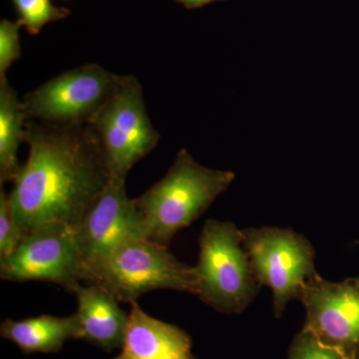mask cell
<instances>
[{
  "mask_svg": "<svg viewBox=\"0 0 359 359\" xmlns=\"http://www.w3.org/2000/svg\"><path fill=\"white\" fill-rule=\"evenodd\" d=\"M85 276L73 228L62 223L37 226L13 254L0 259V278L9 282L41 280L73 292L85 282Z\"/></svg>",
  "mask_w": 359,
  "mask_h": 359,
  "instance_id": "cell-8",
  "label": "cell"
},
{
  "mask_svg": "<svg viewBox=\"0 0 359 359\" xmlns=\"http://www.w3.org/2000/svg\"><path fill=\"white\" fill-rule=\"evenodd\" d=\"M0 335L28 354L59 353L67 340L82 337L76 313L65 318L42 314L21 320L7 318L0 325Z\"/></svg>",
  "mask_w": 359,
  "mask_h": 359,
  "instance_id": "cell-13",
  "label": "cell"
},
{
  "mask_svg": "<svg viewBox=\"0 0 359 359\" xmlns=\"http://www.w3.org/2000/svg\"><path fill=\"white\" fill-rule=\"evenodd\" d=\"M121 353L113 359H197L192 339L182 328L146 313L132 302Z\"/></svg>",
  "mask_w": 359,
  "mask_h": 359,
  "instance_id": "cell-11",
  "label": "cell"
},
{
  "mask_svg": "<svg viewBox=\"0 0 359 359\" xmlns=\"http://www.w3.org/2000/svg\"><path fill=\"white\" fill-rule=\"evenodd\" d=\"M86 282L128 304L152 290H177L196 297L198 292L195 268L180 262L167 247L146 238L118 245L90 269Z\"/></svg>",
  "mask_w": 359,
  "mask_h": 359,
  "instance_id": "cell-3",
  "label": "cell"
},
{
  "mask_svg": "<svg viewBox=\"0 0 359 359\" xmlns=\"http://www.w3.org/2000/svg\"><path fill=\"white\" fill-rule=\"evenodd\" d=\"M26 233L14 218L8 193L0 187V259L13 254L21 244Z\"/></svg>",
  "mask_w": 359,
  "mask_h": 359,
  "instance_id": "cell-16",
  "label": "cell"
},
{
  "mask_svg": "<svg viewBox=\"0 0 359 359\" xmlns=\"http://www.w3.org/2000/svg\"><path fill=\"white\" fill-rule=\"evenodd\" d=\"M177 1L184 4L188 8H198V7L207 6L215 1H222V0H177Z\"/></svg>",
  "mask_w": 359,
  "mask_h": 359,
  "instance_id": "cell-19",
  "label": "cell"
},
{
  "mask_svg": "<svg viewBox=\"0 0 359 359\" xmlns=\"http://www.w3.org/2000/svg\"><path fill=\"white\" fill-rule=\"evenodd\" d=\"M20 14V22L32 35L48 23L67 18L69 11L53 6L51 0H11Z\"/></svg>",
  "mask_w": 359,
  "mask_h": 359,
  "instance_id": "cell-15",
  "label": "cell"
},
{
  "mask_svg": "<svg viewBox=\"0 0 359 359\" xmlns=\"http://www.w3.org/2000/svg\"><path fill=\"white\" fill-rule=\"evenodd\" d=\"M73 231L83 259L85 282L90 269L118 245L131 238H147L124 180H110Z\"/></svg>",
  "mask_w": 359,
  "mask_h": 359,
  "instance_id": "cell-10",
  "label": "cell"
},
{
  "mask_svg": "<svg viewBox=\"0 0 359 359\" xmlns=\"http://www.w3.org/2000/svg\"><path fill=\"white\" fill-rule=\"evenodd\" d=\"M25 142L27 160L8 193L14 218L26 235L47 223L75 228L111 180L95 133L27 120Z\"/></svg>",
  "mask_w": 359,
  "mask_h": 359,
  "instance_id": "cell-1",
  "label": "cell"
},
{
  "mask_svg": "<svg viewBox=\"0 0 359 359\" xmlns=\"http://www.w3.org/2000/svg\"><path fill=\"white\" fill-rule=\"evenodd\" d=\"M18 21H0V78L6 77L7 70L21 57L20 30Z\"/></svg>",
  "mask_w": 359,
  "mask_h": 359,
  "instance_id": "cell-18",
  "label": "cell"
},
{
  "mask_svg": "<svg viewBox=\"0 0 359 359\" xmlns=\"http://www.w3.org/2000/svg\"><path fill=\"white\" fill-rule=\"evenodd\" d=\"M304 330L321 344L351 359H359V278L332 283L318 273L302 287Z\"/></svg>",
  "mask_w": 359,
  "mask_h": 359,
  "instance_id": "cell-9",
  "label": "cell"
},
{
  "mask_svg": "<svg viewBox=\"0 0 359 359\" xmlns=\"http://www.w3.org/2000/svg\"><path fill=\"white\" fill-rule=\"evenodd\" d=\"M76 316L81 328V339L110 353L121 348L129 323V313L119 301L103 287L79 285L75 289Z\"/></svg>",
  "mask_w": 359,
  "mask_h": 359,
  "instance_id": "cell-12",
  "label": "cell"
},
{
  "mask_svg": "<svg viewBox=\"0 0 359 359\" xmlns=\"http://www.w3.org/2000/svg\"><path fill=\"white\" fill-rule=\"evenodd\" d=\"M89 126L102 149L111 179L126 181L135 165L160 140L146 110L140 82L133 75H121L115 93Z\"/></svg>",
  "mask_w": 359,
  "mask_h": 359,
  "instance_id": "cell-5",
  "label": "cell"
},
{
  "mask_svg": "<svg viewBox=\"0 0 359 359\" xmlns=\"http://www.w3.org/2000/svg\"><path fill=\"white\" fill-rule=\"evenodd\" d=\"M199 261L194 266L197 297L219 313H243L261 285L252 273L242 231L231 222L210 219L199 237Z\"/></svg>",
  "mask_w": 359,
  "mask_h": 359,
  "instance_id": "cell-4",
  "label": "cell"
},
{
  "mask_svg": "<svg viewBox=\"0 0 359 359\" xmlns=\"http://www.w3.org/2000/svg\"><path fill=\"white\" fill-rule=\"evenodd\" d=\"M235 178L233 172L202 166L181 149L166 175L133 199L146 237L169 247L175 236L199 219Z\"/></svg>",
  "mask_w": 359,
  "mask_h": 359,
  "instance_id": "cell-2",
  "label": "cell"
},
{
  "mask_svg": "<svg viewBox=\"0 0 359 359\" xmlns=\"http://www.w3.org/2000/svg\"><path fill=\"white\" fill-rule=\"evenodd\" d=\"M287 359H351L337 349L325 346L309 330L302 328L292 340Z\"/></svg>",
  "mask_w": 359,
  "mask_h": 359,
  "instance_id": "cell-17",
  "label": "cell"
},
{
  "mask_svg": "<svg viewBox=\"0 0 359 359\" xmlns=\"http://www.w3.org/2000/svg\"><path fill=\"white\" fill-rule=\"evenodd\" d=\"M241 231L255 278L273 290V313L280 318L290 301L299 299L304 283L318 273L316 250L308 238L292 229Z\"/></svg>",
  "mask_w": 359,
  "mask_h": 359,
  "instance_id": "cell-7",
  "label": "cell"
},
{
  "mask_svg": "<svg viewBox=\"0 0 359 359\" xmlns=\"http://www.w3.org/2000/svg\"><path fill=\"white\" fill-rule=\"evenodd\" d=\"M27 122L22 101L6 77L0 78V184L13 182L20 172L18 152Z\"/></svg>",
  "mask_w": 359,
  "mask_h": 359,
  "instance_id": "cell-14",
  "label": "cell"
},
{
  "mask_svg": "<svg viewBox=\"0 0 359 359\" xmlns=\"http://www.w3.org/2000/svg\"><path fill=\"white\" fill-rule=\"evenodd\" d=\"M120 78L96 63L66 71L23 97L26 118L58 127L90 125L115 93Z\"/></svg>",
  "mask_w": 359,
  "mask_h": 359,
  "instance_id": "cell-6",
  "label": "cell"
}]
</instances>
